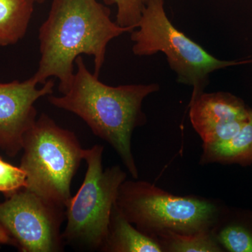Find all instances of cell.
Returning <instances> with one entry per match:
<instances>
[{"label":"cell","mask_w":252,"mask_h":252,"mask_svg":"<svg viewBox=\"0 0 252 252\" xmlns=\"http://www.w3.org/2000/svg\"><path fill=\"white\" fill-rule=\"evenodd\" d=\"M32 0H0V46L17 44L26 36L34 12Z\"/></svg>","instance_id":"12"},{"label":"cell","mask_w":252,"mask_h":252,"mask_svg":"<svg viewBox=\"0 0 252 252\" xmlns=\"http://www.w3.org/2000/svg\"><path fill=\"white\" fill-rule=\"evenodd\" d=\"M34 3H39V4H41V3L45 2L46 0H32Z\"/></svg>","instance_id":"18"},{"label":"cell","mask_w":252,"mask_h":252,"mask_svg":"<svg viewBox=\"0 0 252 252\" xmlns=\"http://www.w3.org/2000/svg\"><path fill=\"white\" fill-rule=\"evenodd\" d=\"M38 85L33 76L23 81H0V149L10 157L23 150L25 136L36 122L34 104L54 91L51 79Z\"/></svg>","instance_id":"8"},{"label":"cell","mask_w":252,"mask_h":252,"mask_svg":"<svg viewBox=\"0 0 252 252\" xmlns=\"http://www.w3.org/2000/svg\"><path fill=\"white\" fill-rule=\"evenodd\" d=\"M220 162L246 165L252 162V109L246 125L234 137L216 143L203 144L200 163Z\"/></svg>","instance_id":"11"},{"label":"cell","mask_w":252,"mask_h":252,"mask_svg":"<svg viewBox=\"0 0 252 252\" xmlns=\"http://www.w3.org/2000/svg\"><path fill=\"white\" fill-rule=\"evenodd\" d=\"M26 186V175L21 167L11 165L0 157V193L7 198Z\"/></svg>","instance_id":"16"},{"label":"cell","mask_w":252,"mask_h":252,"mask_svg":"<svg viewBox=\"0 0 252 252\" xmlns=\"http://www.w3.org/2000/svg\"><path fill=\"white\" fill-rule=\"evenodd\" d=\"M214 234L220 245L228 251L252 252V232L243 225H227Z\"/></svg>","instance_id":"14"},{"label":"cell","mask_w":252,"mask_h":252,"mask_svg":"<svg viewBox=\"0 0 252 252\" xmlns=\"http://www.w3.org/2000/svg\"><path fill=\"white\" fill-rule=\"evenodd\" d=\"M65 207L23 188L0 203V225L23 252L64 250L61 228Z\"/></svg>","instance_id":"7"},{"label":"cell","mask_w":252,"mask_h":252,"mask_svg":"<svg viewBox=\"0 0 252 252\" xmlns=\"http://www.w3.org/2000/svg\"><path fill=\"white\" fill-rule=\"evenodd\" d=\"M149 0H104L108 5H116V23L130 32L137 28L141 16Z\"/></svg>","instance_id":"15"},{"label":"cell","mask_w":252,"mask_h":252,"mask_svg":"<svg viewBox=\"0 0 252 252\" xmlns=\"http://www.w3.org/2000/svg\"><path fill=\"white\" fill-rule=\"evenodd\" d=\"M101 252H162V250L157 240L144 234L126 220L115 203Z\"/></svg>","instance_id":"10"},{"label":"cell","mask_w":252,"mask_h":252,"mask_svg":"<svg viewBox=\"0 0 252 252\" xmlns=\"http://www.w3.org/2000/svg\"><path fill=\"white\" fill-rule=\"evenodd\" d=\"M162 252H223L213 231L193 235L171 234L157 240Z\"/></svg>","instance_id":"13"},{"label":"cell","mask_w":252,"mask_h":252,"mask_svg":"<svg viewBox=\"0 0 252 252\" xmlns=\"http://www.w3.org/2000/svg\"><path fill=\"white\" fill-rule=\"evenodd\" d=\"M75 66L67 90L61 96H48L50 103L80 117L94 135L112 146L132 177L138 178L131 138L136 127L147 122L142 103L159 90L158 84L111 86L88 69L82 56L76 59Z\"/></svg>","instance_id":"2"},{"label":"cell","mask_w":252,"mask_h":252,"mask_svg":"<svg viewBox=\"0 0 252 252\" xmlns=\"http://www.w3.org/2000/svg\"><path fill=\"white\" fill-rule=\"evenodd\" d=\"M116 206L137 229L157 240L171 234L213 231L220 218L212 202L177 196L144 181H124Z\"/></svg>","instance_id":"3"},{"label":"cell","mask_w":252,"mask_h":252,"mask_svg":"<svg viewBox=\"0 0 252 252\" xmlns=\"http://www.w3.org/2000/svg\"><path fill=\"white\" fill-rule=\"evenodd\" d=\"M190 122L203 143L223 142L246 125L250 109L243 101L224 92L200 94L189 104Z\"/></svg>","instance_id":"9"},{"label":"cell","mask_w":252,"mask_h":252,"mask_svg":"<svg viewBox=\"0 0 252 252\" xmlns=\"http://www.w3.org/2000/svg\"><path fill=\"white\" fill-rule=\"evenodd\" d=\"M103 146L85 149L87 170L82 185L65 207L64 244L84 251H101L112 209L126 173L119 165L103 170Z\"/></svg>","instance_id":"6"},{"label":"cell","mask_w":252,"mask_h":252,"mask_svg":"<svg viewBox=\"0 0 252 252\" xmlns=\"http://www.w3.org/2000/svg\"><path fill=\"white\" fill-rule=\"evenodd\" d=\"M131 39L136 56L165 55L177 81L193 87L190 100L203 94L211 73L252 62L222 61L207 52L173 26L165 12L164 0H149Z\"/></svg>","instance_id":"4"},{"label":"cell","mask_w":252,"mask_h":252,"mask_svg":"<svg viewBox=\"0 0 252 252\" xmlns=\"http://www.w3.org/2000/svg\"><path fill=\"white\" fill-rule=\"evenodd\" d=\"M0 244L1 245H11V246L17 248V245H16L14 239L10 236L7 231L1 225H0Z\"/></svg>","instance_id":"17"},{"label":"cell","mask_w":252,"mask_h":252,"mask_svg":"<svg viewBox=\"0 0 252 252\" xmlns=\"http://www.w3.org/2000/svg\"><path fill=\"white\" fill-rule=\"evenodd\" d=\"M126 32L130 31L113 21L97 0H52L39 30L40 60L33 77L40 85L56 78L63 94L74 77L76 59L85 54L94 58L99 77L109 43Z\"/></svg>","instance_id":"1"},{"label":"cell","mask_w":252,"mask_h":252,"mask_svg":"<svg viewBox=\"0 0 252 252\" xmlns=\"http://www.w3.org/2000/svg\"><path fill=\"white\" fill-rule=\"evenodd\" d=\"M23 150L20 167L26 175V188L66 207L85 152L74 132L42 114L25 136Z\"/></svg>","instance_id":"5"}]
</instances>
